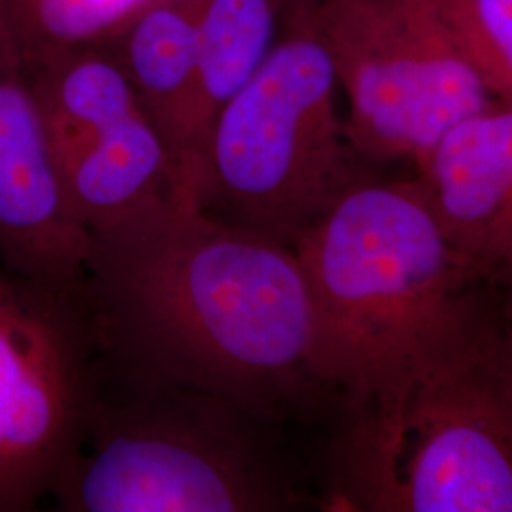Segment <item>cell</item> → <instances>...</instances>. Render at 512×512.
<instances>
[{
	"mask_svg": "<svg viewBox=\"0 0 512 512\" xmlns=\"http://www.w3.org/2000/svg\"><path fill=\"white\" fill-rule=\"evenodd\" d=\"M90 236L80 296L101 368L277 421L327 397L293 245L217 219L190 196Z\"/></svg>",
	"mask_w": 512,
	"mask_h": 512,
	"instance_id": "obj_1",
	"label": "cell"
},
{
	"mask_svg": "<svg viewBox=\"0 0 512 512\" xmlns=\"http://www.w3.org/2000/svg\"><path fill=\"white\" fill-rule=\"evenodd\" d=\"M313 311L311 366L348 418L385 421L421 382L501 334L484 277L444 236L425 186L363 177L293 245Z\"/></svg>",
	"mask_w": 512,
	"mask_h": 512,
	"instance_id": "obj_2",
	"label": "cell"
},
{
	"mask_svg": "<svg viewBox=\"0 0 512 512\" xmlns=\"http://www.w3.org/2000/svg\"><path fill=\"white\" fill-rule=\"evenodd\" d=\"M274 418L219 395L120 378L95 361L80 448L52 499L63 512H281L304 499Z\"/></svg>",
	"mask_w": 512,
	"mask_h": 512,
	"instance_id": "obj_3",
	"label": "cell"
},
{
	"mask_svg": "<svg viewBox=\"0 0 512 512\" xmlns=\"http://www.w3.org/2000/svg\"><path fill=\"white\" fill-rule=\"evenodd\" d=\"M338 95L325 46L289 0L272 52L213 120L192 188L196 205L294 245L366 177Z\"/></svg>",
	"mask_w": 512,
	"mask_h": 512,
	"instance_id": "obj_4",
	"label": "cell"
},
{
	"mask_svg": "<svg viewBox=\"0 0 512 512\" xmlns=\"http://www.w3.org/2000/svg\"><path fill=\"white\" fill-rule=\"evenodd\" d=\"M490 355L416 385L389 420L348 418L334 444L330 503L512 512V397Z\"/></svg>",
	"mask_w": 512,
	"mask_h": 512,
	"instance_id": "obj_5",
	"label": "cell"
},
{
	"mask_svg": "<svg viewBox=\"0 0 512 512\" xmlns=\"http://www.w3.org/2000/svg\"><path fill=\"white\" fill-rule=\"evenodd\" d=\"M346 97L349 145L365 164H423L490 92L435 0H298Z\"/></svg>",
	"mask_w": 512,
	"mask_h": 512,
	"instance_id": "obj_6",
	"label": "cell"
},
{
	"mask_svg": "<svg viewBox=\"0 0 512 512\" xmlns=\"http://www.w3.org/2000/svg\"><path fill=\"white\" fill-rule=\"evenodd\" d=\"M95 344L80 285L0 266V512L52 497L84 435Z\"/></svg>",
	"mask_w": 512,
	"mask_h": 512,
	"instance_id": "obj_7",
	"label": "cell"
},
{
	"mask_svg": "<svg viewBox=\"0 0 512 512\" xmlns=\"http://www.w3.org/2000/svg\"><path fill=\"white\" fill-rule=\"evenodd\" d=\"M29 57L57 179L90 234L183 196L162 131L107 46Z\"/></svg>",
	"mask_w": 512,
	"mask_h": 512,
	"instance_id": "obj_8",
	"label": "cell"
},
{
	"mask_svg": "<svg viewBox=\"0 0 512 512\" xmlns=\"http://www.w3.org/2000/svg\"><path fill=\"white\" fill-rule=\"evenodd\" d=\"M90 247L57 179L23 29L12 2L0 0V260L80 285Z\"/></svg>",
	"mask_w": 512,
	"mask_h": 512,
	"instance_id": "obj_9",
	"label": "cell"
},
{
	"mask_svg": "<svg viewBox=\"0 0 512 512\" xmlns=\"http://www.w3.org/2000/svg\"><path fill=\"white\" fill-rule=\"evenodd\" d=\"M444 236L478 274L512 277V103L450 129L418 167Z\"/></svg>",
	"mask_w": 512,
	"mask_h": 512,
	"instance_id": "obj_10",
	"label": "cell"
},
{
	"mask_svg": "<svg viewBox=\"0 0 512 512\" xmlns=\"http://www.w3.org/2000/svg\"><path fill=\"white\" fill-rule=\"evenodd\" d=\"M198 0H154L105 42L148 116L162 131L183 190L198 171L194 133L198 84Z\"/></svg>",
	"mask_w": 512,
	"mask_h": 512,
	"instance_id": "obj_11",
	"label": "cell"
},
{
	"mask_svg": "<svg viewBox=\"0 0 512 512\" xmlns=\"http://www.w3.org/2000/svg\"><path fill=\"white\" fill-rule=\"evenodd\" d=\"M287 6L289 0H198V171L213 120L272 52Z\"/></svg>",
	"mask_w": 512,
	"mask_h": 512,
	"instance_id": "obj_12",
	"label": "cell"
},
{
	"mask_svg": "<svg viewBox=\"0 0 512 512\" xmlns=\"http://www.w3.org/2000/svg\"><path fill=\"white\" fill-rule=\"evenodd\" d=\"M29 50L105 44L154 0H10Z\"/></svg>",
	"mask_w": 512,
	"mask_h": 512,
	"instance_id": "obj_13",
	"label": "cell"
},
{
	"mask_svg": "<svg viewBox=\"0 0 512 512\" xmlns=\"http://www.w3.org/2000/svg\"><path fill=\"white\" fill-rule=\"evenodd\" d=\"M495 99L512 103V0H435Z\"/></svg>",
	"mask_w": 512,
	"mask_h": 512,
	"instance_id": "obj_14",
	"label": "cell"
},
{
	"mask_svg": "<svg viewBox=\"0 0 512 512\" xmlns=\"http://www.w3.org/2000/svg\"><path fill=\"white\" fill-rule=\"evenodd\" d=\"M497 370H499V376L503 380V385L507 387V391L511 393L512 397V330L505 336L501 349H499Z\"/></svg>",
	"mask_w": 512,
	"mask_h": 512,
	"instance_id": "obj_15",
	"label": "cell"
}]
</instances>
